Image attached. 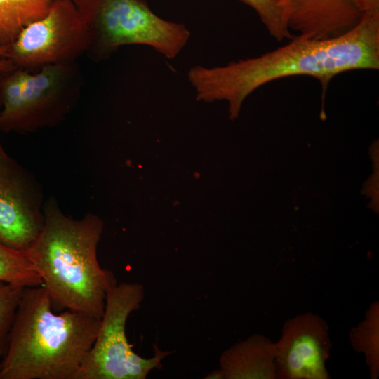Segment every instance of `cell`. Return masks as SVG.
I'll return each instance as SVG.
<instances>
[{
  "instance_id": "6da1fadb",
  "label": "cell",
  "mask_w": 379,
  "mask_h": 379,
  "mask_svg": "<svg viewBox=\"0 0 379 379\" xmlns=\"http://www.w3.org/2000/svg\"><path fill=\"white\" fill-rule=\"evenodd\" d=\"M255 58L223 66L190 69L188 80L196 98L225 100L236 118L244 100L254 91L277 79L309 76L328 83L335 76L357 69H379V9L362 13L358 23L335 37L314 39L302 36Z\"/></svg>"
},
{
  "instance_id": "7a4b0ae2",
  "label": "cell",
  "mask_w": 379,
  "mask_h": 379,
  "mask_svg": "<svg viewBox=\"0 0 379 379\" xmlns=\"http://www.w3.org/2000/svg\"><path fill=\"white\" fill-rule=\"evenodd\" d=\"M42 228L26 251L37 270L53 309L82 312L101 319L107 292L117 284L100 267L97 248L104 225L96 215H65L51 198L43 208Z\"/></svg>"
},
{
  "instance_id": "3957f363",
  "label": "cell",
  "mask_w": 379,
  "mask_h": 379,
  "mask_svg": "<svg viewBox=\"0 0 379 379\" xmlns=\"http://www.w3.org/2000/svg\"><path fill=\"white\" fill-rule=\"evenodd\" d=\"M100 319L56 314L43 286L23 288L0 364V379H77Z\"/></svg>"
},
{
  "instance_id": "277c9868",
  "label": "cell",
  "mask_w": 379,
  "mask_h": 379,
  "mask_svg": "<svg viewBox=\"0 0 379 379\" xmlns=\"http://www.w3.org/2000/svg\"><path fill=\"white\" fill-rule=\"evenodd\" d=\"M74 3L88 29L87 53L95 59L105 58L120 46L133 44L150 46L165 58L173 59L190 38L185 25L160 18L145 0Z\"/></svg>"
},
{
  "instance_id": "5b68a950",
  "label": "cell",
  "mask_w": 379,
  "mask_h": 379,
  "mask_svg": "<svg viewBox=\"0 0 379 379\" xmlns=\"http://www.w3.org/2000/svg\"><path fill=\"white\" fill-rule=\"evenodd\" d=\"M81 83L75 62L0 75V131L28 133L58 124L75 103Z\"/></svg>"
},
{
  "instance_id": "8992f818",
  "label": "cell",
  "mask_w": 379,
  "mask_h": 379,
  "mask_svg": "<svg viewBox=\"0 0 379 379\" xmlns=\"http://www.w3.org/2000/svg\"><path fill=\"white\" fill-rule=\"evenodd\" d=\"M145 288L138 283L117 284L107 293L96 338L84 360L77 379H145L162 367L171 352L154 345V355L143 358L128 343L126 325L130 314L140 307Z\"/></svg>"
},
{
  "instance_id": "52a82bcc",
  "label": "cell",
  "mask_w": 379,
  "mask_h": 379,
  "mask_svg": "<svg viewBox=\"0 0 379 379\" xmlns=\"http://www.w3.org/2000/svg\"><path fill=\"white\" fill-rule=\"evenodd\" d=\"M88 46V29L74 1L55 0L45 15L27 25L6 47V59L15 68L35 71L74 63Z\"/></svg>"
},
{
  "instance_id": "ba28073f",
  "label": "cell",
  "mask_w": 379,
  "mask_h": 379,
  "mask_svg": "<svg viewBox=\"0 0 379 379\" xmlns=\"http://www.w3.org/2000/svg\"><path fill=\"white\" fill-rule=\"evenodd\" d=\"M43 208L36 182L0 140V241L27 251L42 228Z\"/></svg>"
},
{
  "instance_id": "9c48e42d",
  "label": "cell",
  "mask_w": 379,
  "mask_h": 379,
  "mask_svg": "<svg viewBox=\"0 0 379 379\" xmlns=\"http://www.w3.org/2000/svg\"><path fill=\"white\" fill-rule=\"evenodd\" d=\"M275 348L277 378H330L326 361L331 341L328 324L319 316L306 313L288 319Z\"/></svg>"
},
{
  "instance_id": "30bf717a",
  "label": "cell",
  "mask_w": 379,
  "mask_h": 379,
  "mask_svg": "<svg viewBox=\"0 0 379 379\" xmlns=\"http://www.w3.org/2000/svg\"><path fill=\"white\" fill-rule=\"evenodd\" d=\"M289 29L314 39L341 35L354 27L362 13L355 0H284Z\"/></svg>"
},
{
  "instance_id": "8fae6325",
  "label": "cell",
  "mask_w": 379,
  "mask_h": 379,
  "mask_svg": "<svg viewBox=\"0 0 379 379\" xmlns=\"http://www.w3.org/2000/svg\"><path fill=\"white\" fill-rule=\"evenodd\" d=\"M224 379L277 378L275 343L255 334L235 343L220 357Z\"/></svg>"
},
{
  "instance_id": "7c38bea8",
  "label": "cell",
  "mask_w": 379,
  "mask_h": 379,
  "mask_svg": "<svg viewBox=\"0 0 379 379\" xmlns=\"http://www.w3.org/2000/svg\"><path fill=\"white\" fill-rule=\"evenodd\" d=\"M55 0H0V46L7 47L29 23L46 14Z\"/></svg>"
},
{
  "instance_id": "4fadbf2b",
  "label": "cell",
  "mask_w": 379,
  "mask_h": 379,
  "mask_svg": "<svg viewBox=\"0 0 379 379\" xmlns=\"http://www.w3.org/2000/svg\"><path fill=\"white\" fill-rule=\"evenodd\" d=\"M351 345L364 355L371 378L379 375V304L372 303L364 319L350 333Z\"/></svg>"
},
{
  "instance_id": "5bb4252c",
  "label": "cell",
  "mask_w": 379,
  "mask_h": 379,
  "mask_svg": "<svg viewBox=\"0 0 379 379\" xmlns=\"http://www.w3.org/2000/svg\"><path fill=\"white\" fill-rule=\"evenodd\" d=\"M0 282L22 288L42 286L41 278L26 251L0 241Z\"/></svg>"
},
{
  "instance_id": "9a60e30c",
  "label": "cell",
  "mask_w": 379,
  "mask_h": 379,
  "mask_svg": "<svg viewBox=\"0 0 379 379\" xmlns=\"http://www.w3.org/2000/svg\"><path fill=\"white\" fill-rule=\"evenodd\" d=\"M258 15L270 35L277 41L293 36L288 25L287 7L284 0H241Z\"/></svg>"
},
{
  "instance_id": "2e32d148",
  "label": "cell",
  "mask_w": 379,
  "mask_h": 379,
  "mask_svg": "<svg viewBox=\"0 0 379 379\" xmlns=\"http://www.w3.org/2000/svg\"><path fill=\"white\" fill-rule=\"evenodd\" d=\"M23 288L0 282V364L6 350L10 331Z\"/></svg>"
},
{
  "instance_id": "e0dca14e",
  "label": "cell",
  "mask_w": 379,
  "mask_h": 379,
  "mask_svg": "<svg viewBox=\"0 0 379 379\" xmlns=\"http://www.w3.org/2000/svg\"><path fill=\"white\" fill-rule=\"evenodd\" d=\"M361 13L379 9V0H355Z\"/></svg>"
},
{
  "instance_id": "ac0fdd59",
  "label": "cell",
  "mask_w": 379,
  "mask_h": 379,
  "mask_svg": "<svg viewBox=\"0 0 379 379\" xmlns=\"http://www.w3.org/2000/svg\"><path fill=\"white\" fill-rule=\"evenodd\" d=\"M6 48L0 46V75L15 68L11 62L6 59Z\"/></svg>"
},
{
  "instance_id": "d6986e66",
  "label": "cell",
  "mask_w": 379,
  "mask_h": 379,
  "mask_svg": "<svg viewBox=\"0 0 379 379\" xmlns=\"http://www.w3.org/2000/svg\"><path fill=\"white\" fill-rule=\"evenodd\" d=\"M205 378L207 379H224L223 374L221 370L219 368L218 370H214L209 373Z\"/></svg>"
},
{
  "instance_id": "ffe728a7",
  "label": "cell",
  "mask_w": 379,
  "mask_h": 379,
  "mask_svg": "<svg viewBox=\"0 0 379 379\" xmlns=\"http://www.w3.org/2000/svg\"><path fill=\"white\" fill-rule=\"evenodd\" d=\"M0 109H1V100H0Z\"/></svg>"
},
{
  "instance_id": "44dd1931",
  "label": "cell",
  "mask_w": 379,
  "mask_h": 379,
  "mask_svg": "<svg viewBox=\"0 0 379 379\" xmlns=\"http://www.w3.org/2000/svg\"><path fill=\"white\" fill-rule=\"evenodd\" d=\"M72 1H79V0H72Z\"/></svg>"
}]
</instances>
